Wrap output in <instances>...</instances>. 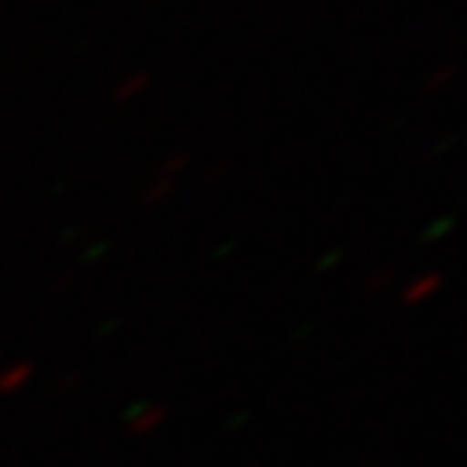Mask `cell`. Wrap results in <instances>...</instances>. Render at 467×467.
Masks as SVG:
<instances>
[{"label":"cell","instance_id":"1","mask_svg":"<svg viewBox=\"0 0 467 467\" xmlns=\"http://www.w3.org/2000/svg\"><path fill=\"white\" fill-rule=\"evenodd\" d=\"M146 87H150V73H132V77H129V80H125V84H121V87L115 90V98H118V100L139 98V94H142Z\"/></svg>","mask_w":467,"mask_h":467}]
</instances>
